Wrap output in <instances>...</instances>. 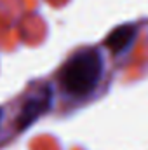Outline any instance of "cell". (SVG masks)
Segmentation results:
<instances>
[{
  "label": "cell",
  "instance_id": "6da1fadb",
  "mask_svg": "<svg viewBox=\"0 0 148 150\" xmlns=\"http://www.w3.org/2000/svg\"><path fill=\"white\" fill-rule=\"evenodd\" d=\"M103 74V58L98 49L77 52L61 72V84L72 96L82 98L94 91Z\"/></svg>",
  "mask_w": 148,
  "mask_h": 150
},
{
  "label": "cell",
  "instance_id": "7a4b0ae2",
  "mask_svg": "<svg viewBox=\"0 0 148 150\" xmlns=\"http://www.w3.org/2000/svg\"><path fill=\"white\" fill-rule=\"evenodd\" d=\"M51 107H52V89L47 86L40 94L30 98V100L25 103L23 110L18 115V122H16L18 131H23V129L30 127L40 115H44L45 112H49Z\"/></svg>",
  "mask_w": 148,
  "mask_h": 150
},
{
  "label": "cell",
  "instance_id": "3957f363",
  "mask_svg": "<svg viewBox=\"0 0 148 150\" xmlns=\"http://www.w3.org/2000/svg\"><path fill=\"white\" fill-rule=\"evenodd\" d=\"M136 37V26L134 25H122L117 26L106 38V45L110 47L111 52H124Z\"/></svg>",
  "mask_w": 148,
  "mask_h": 150
},
{
  "label": "cell",
  "instance_id": "277c9868",
  "mask_svg": "<svg viewBox=\"0 0 148 150\" xmlns=\"http://www.w3.org/2000/svg\"><path fill=\"white\" fill-rule=\"evenodd\" d=\"M0 120H2V108H0Z\"/></svg>",
  "mask_w": 148,
  "mask_h": 150
}]
</instances>
